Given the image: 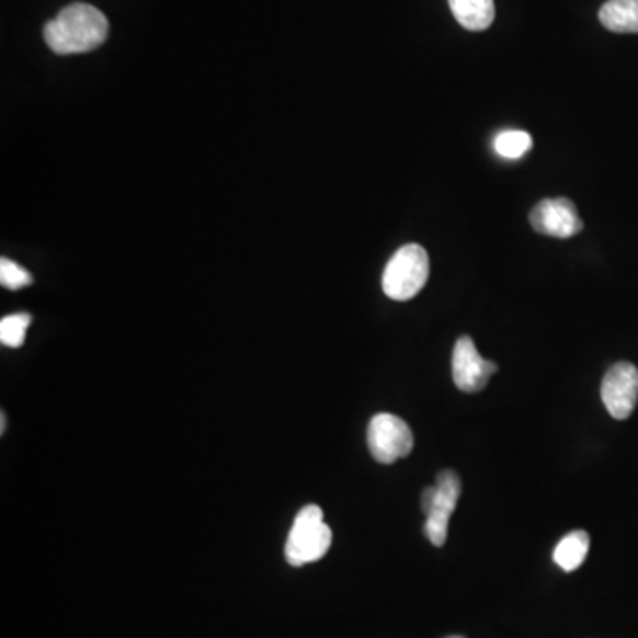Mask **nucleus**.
Here are the masks:
<instances>
[{"label":"nucleus","instance_id":"1","mask_svg":"<svg viewBox=\"0 0 638 638\" xmlns=\"http://www.w3.org/2000/svg\"><path fill=\"white\" fill-rule=\"evenodd\" d=\"M106 36L109 20L105 14L83 2L68 5L45 27V42L59 56L96 50Z\"/></svg>","mask_w":638,"mask_h":638},{"label":"nucleus","instance_id":"2","mask_svg":"<svg viewBox=\"0 0 638 638\" xmlns=\"http://www.w3.org/2000/svg\"><path fill=\"white\" fill-rule=\"evenodd\" d=\"M332 545V531L323 522V511L310 504L300 509L287 536L286 560L295 568L323 559Z\"/></svg>","mask_w":638,"mask_h":638},{"label":"nucleus","instance_id":"3","mask_svg":"<svg viewBox=\"0 0 638 638\" xmlns=\"http://www.w3.org/2000/svg\"><path fill=\"white\" fill-rule=\"evenodd\" d=\"M430 277V255L424 247L410 243L401 247L385 266L381 287L396 301L412 300L424 289Z\"/></svg>","mask_w":638,"mask_h":638},{"label":"nucleus","instance_id":"4","mask_svg":"<svg viewBox=\"0 0 638 638\" xmlns=\"http://www.w3.org/2000/svg\"><path fill=\"white\" fill-rule=\"evenodd\" d=\"M367 447L376 462L392 465L412 453V430L392 413H378L371 419L367 428Z\"/></svg>","mask_w":638,"mask_h":638},{"label":"nucleus","instance_id":"5","mask_svg":"<svg viewBox=\"0 0 638 638\" xmlns=\"http://www.w3.org/2000/svg\"><path fill=\"white\" fill-rule=\"evenodd\" d=\"M602 399L606 410L617 421H625L638 402V369L629 362H617L606 371L602 384Z\"/></svg>","mask_w":638,"mask_h":638},{"label":"nucleus","instance_id":"6","mask_svg":"<svg viewBox=\"0 0 638 638\" xmlns=\"http://www.w3.org/2000/svg\"><path fill=\"white\" fill-rule=\"evenodd\" d=\"M436 497L430 513L425 514L424 532L431 545L444 546L447 542V528L454 509L462 495V479L458 474L447 468L436 477Z\"/></svg>","mask_w":638,"mask_h":638},{"label":"nucleus","instance_id":"7","mask_svg":"<svg viewBox=\"0 0 638 638\" xmlns=\"http://www.w3.org/2000/svg\"><path fill=\"white\" fill-rule=\"evenodd\" d=\"M497 371L495 362L479 355L472 339L468 335L458 339L453 352V379L462 392H481Z\"/></svg>","mask_w":638,"mask_h":638},{"label":"nucleus","instance_id":"8","mask_svg":"<svg viewBox=\"0 0 638 638\" xmlns=\"http://www.w3.org/2000/svg\"><path fill=\"white\" fill-rule=\"evenodd\" d=\"M531 226L539 235L559 240L577 237L583 229L579 209L566 197L543 200L537 204L531 212Z\"/></svg>","mask_w":638,"mask_h":638},{"label":"nucleus","instance_id":"9","mask_svg":"<svg viewBox=\"0 0 638 638\" xmlns=\"http://www.w3.org/2000/svg\"><path fill=\"white\" fill-rule=\"evenodd\" d=\"M451 11L467 31H486L495 20L493 0H449Z\"/></svg>","mask_w":638,"mask_h":638},{"label":"nucleus","instance_id":"10","mask_svg":"<svg viewBox=\"0 0 638 638\" xmlns=\"http://www.w3.org/2000/svg\"><path fill=\"white\" fill-rule=\"evenodd\" d=\"M600 22L612 33L638 34V0H608L600 10Z\"/></svg>","mask_w":638,"mask_h":638},{"label":"nucleus","instance_id":"11","mask_svg":"<svg viewBox=\"0 0 638 638\" xmlns=\"http://www.w3.org/2000/svg\"><path fill=\"white\" fill-rule=\"evenodd\" d=\"M591 537L585 531H574L560 539L559 545L554 550V560L566 573H571L583 565L588 559Z\"/></svg>","mask_w":638,"mask_h":638},{"label":"nucleus","instance_id":"12","mask_svg":"<svg viewBox=\"0 0 638 638\" xmlns=\"http://www.w3.org/2000/svg\"><path fill=\"white\" fill-rule=\"evenodd\" d=\"M532 137L527 132L522 130H504L500 132L493 139V148H495L499 157L505 160H519L525 157L532 149Z\"/></svg>","mask_w":638,"mask_h":638},{"label":"nucleus","instance_id":"13","mask_svg":"<svg viewBox=\"0 0 638 638\" xmlns=\"http://www.w3.org/2000/svg\"><path fill=\"white\" fill-rule=\"evenodd\" d=\"M33 318L27 312L5 316L0 321V343L8 348H20L24 344L25 333Z\"/></svg>","mask_w":638,"mask_h":638},{"label":"nucleus","instance_id":"14","mask_svg":"<svg viewBox=\"0 0 638 638\" xmlns=\"http://www.w3.org/2000/svg\"><path fill=\"white\" fill-rule=\"evenodd\" d=\"M0 283L11 292H16L22 287L31 286L33 284V275L24 266H20V264L8 260V258H2L0 260Z\"/></svg>","mask_w":638,"mask_h":638},{"label":"nucleus","instance_id":"15","mask_svg":"<svg viewBox=\"0 0 638 638\" xmlns=\"http://www.w3.org/2000/svg\"><path fill=\"white\" fill-rule=\"evenodd\" d=\"M436 497V486H430V488H425L424 493L421 497V508L424 511V514L430 513L431 508H433V502H435Z\"/></svg>","mask_w":638,"mask_h":638},{"label":"nucleus","instance_id":"16","mask_svg":"<svg viewBox=\"0 0 638 638\" xmlns=\"http://www.w3.org/2000/svg\"><path fill=\"white\" fill-rule=\"evenodd\" d=\"M5 430V415L4 413H2V428H0V431H2V433H4Z\"/></svg>","mask_w":638,"mask_h":638},{"label":"nucleus","instance_id":"17","mask_svg":"<svg viewBox=\"0 0 638 638\" xmlns=\"http://www.w3.org/2000/svg\"><path fill=\"white\" fill-rule=\"evenodd\" d=\"M449 638H463V637H449Z\"/></svg>","mask_w":638,"mask_h":638}]
</instances>
